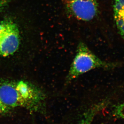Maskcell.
Returning a JSON list of instances; mask_svg holds the SVG:
<instances>
[{"label": "cell", "instance_id": "cell-1", "mask_svg": "<svg viewBox=\"0 0 124 124\" xmlns=\"http://www.w3.org/2000/svg\"><path fill=\"white\" fill-rule=\"evenodd\" d=\"M44 99L41 91L26 81L0 82V99L9 109L21 107L28 110H37Z\"/></svg>", "mask_w": 124, "mask_h": 124}, {"label": "cell", "instance_id": "cell-2", "mask_svg": "<svg viewBox=\"0 0 124 124\" xmlns=\"http://www.w3.org/2000/svg\"><path fill=\"white\" fill-rule=\"evenodd\" d=\"M115 63L101 60L89 49L82 42L78 46L76 53L70 66L66 77V82L70 83L79 76L93 69L98 68L111 69L117 66Z\"/></svg>", "mask_w": 124, "mask_h": 124}, {"label": "cell", "instance_id": "cell-3", "mask_svg": "<svg viewBox=\"0 0 124 124\" xmlns=\"http://www.w3.org/2000/svg\"><path fill=\"white\" fill-rule=\"evenodd\" d=\"M21 37L19 27L10 19L0 22V56L7 57L12 55L19 49Z\"/></svg>", "mask_w": 124, "mask_h": 124}, {"label": "cell", "instance_id": "cell-4", "mask_svg": "<svg viewBox=\"0 0 124 124\" xmlns=\"http://www.w3.org/2000/svg\"><path fill=\"white\" fill-rule=\"evenodd\" d=\"M67 13L78 20L90 21L98 13V0H64Z\"/></svg>", "mask_w": 124, "mask_h": 124}, {"label": "cell", "instance_id": "cell-5", "mask_svg": "<svg viewBox=\"0 0 124 124\" xmlns=\"http://www.w3.org/2000/svg\"><path fill=\"white\" fill-rule=\"evenodd\" d=\"M109 104V100L107 99L93 104L84 112L78 124H91L95 116Z\"/></svg>", "mask_w": 124, "mask_h": 124}, {"label": "cell", "instance_id": "cell-6", "mask_svg": "<svg viewBox=\"0 0 124 124\" xmlns=\"http://www.w3.org/2000/svg\"><path fill=\"white\" fill-rule=\"evenodd\" d=\"M113 12L116 26L124 40V0H114Z\"/></svg>", "mask_w": 124, "mask_h": 124}, {"label": "cell", "instance_id": "cell-7", "mask_svg": "<svg viewBox=\"0 0 124 124\" xmlns=\"http://www.w3.org/2000/svg\"><path fill=\"white\" fill-rule=\"evenodd\" d=\"M114 115L118 118L124 119V102L115 106L113 110Z\"/></svg>", "mask_w": 124, "mask_h": 124}, {"label": "cell", "instance_id": "cell-8", "mask_svg": "<svg viewBox=\"0 0 124 124\" xmlns=\"http://www.w3.org/2000/svg\"><path fill=\"white\" fill-rule=\"evenodd\" d=\"M9 109V108H8L2 103V102L0 99V115L6 113L8 111Z\"/></svg>", "mask_w": 124, "mask_h": 124}, {"label": "cell", "instance_id": "cell-9", "mask_svg": "<svg viewBox=\"0 0 124 124\" xmlns=\"http://www.w3.org/2000/svg\"><path fill=\"white\" fill-rule=\"evenodd\" d=\"M13 0H0V9L7 6Z\"/></svg>", "mask_w": 124, "mask_h": 124}]
</instances>
